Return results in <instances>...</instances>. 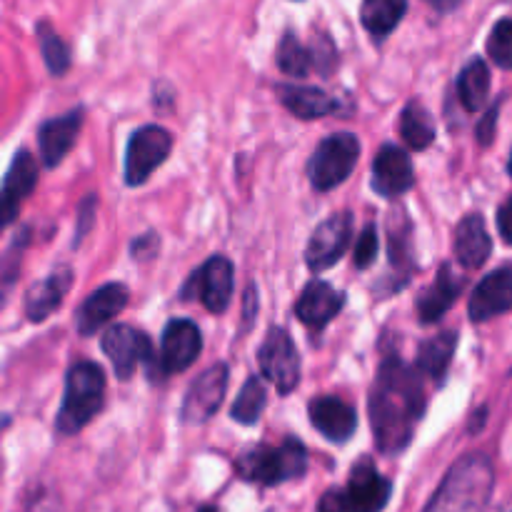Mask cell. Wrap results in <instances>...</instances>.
<instances>
[{
	"label": "cell",
	"mask_w": 512,
	"mask_h": 512,
	"mask_svg": "<svg viewBox=\"0 0 512 512\" xmlns=\"http://www.w3.org/2000/svg\"><path fill=\"white\" fill-rule=\"evenodd\" d=\"M493 485V463L485 455H465L445 475L425 512H483Z\"/></svg>",
	"instance_id": "cell-2"
},
{
	"label": "cell",
	"mask_w": 512,
	"mask_h": 512,
	"mask_svg": "<svg viewBox=\"0 0 512 512\" xmlns=\"http://www.w3.org/2000/svg\"><path fill=\"white\" fill-rule=\"evenodd\" d=\"M455 348H458V335L453 330H445V333L435 335V338L418 345V360H415V365H418L420 373L430 375L435 383H443L450 363H453Z\"/></svg>",
	"instance_id": "cell-25"
},
{
	"label": "cell",
	"mask_w": 512,
	"mask_h": 512,
	"mask_svg": "<svg viewBox=\"0 0 512 512\" xmlns=\"http://www.w3.org/2000/svg\"><path fill=\"white\" fill-rule=\"evenodd\" d=\"M400 133L403 140L413 150H425L435 140V125L433 115L428 113L423 103L418 100H410L408 105L400 113Z\"/></svg>",
	"instance_id": "cell-29"
},
{
	"label": "cell",
	"mask_w": 512,
	"mask_h": 512,
	"mask_svg": "<svg viewBox=\"0 0 512 512\" xmlns=\"http://www.w3.org/2000/svg\"><path fill=\"white\" fill-rule=\"evenodd\" d=\"M225 390H228V365H210L205 373H200L190 383L183 400V408H180V420L185 425L208 423L218 413L220 403L225 398Z\"/></svg>",
	"instance_id": "cell-9"
},
{
	"label": "cell",
	"mask_w": 512,
	"mask_h": 512,
	"mask_svg": "<svg viewBox=\"0 0 512 512\" xmlns=\"http://www.w3.org/2000/svg\"><path fill=\"white\" fill-rule=\"evenodd\" d=\"M343 305L345 293L335 290L333 285L325 283V280H310V283L305 285L303 293H300L298 303H295V315H298L300 323H305L308 328L320 330L343 310Z\"/></svg>",
	"instance_id": "cell-19"
},
{
	"label": "cell",
	"mask_w": 512,
	"mask_h": 512,
	"mask_svg": "<svg viewBox=\"0 0 512 512\" xmlns=\"http://www.w3.org/2000/svg\"><path fill=\"white\" fill-rule=\"evenodd\" d=\"M93 218H95V195H88V198L80 203V210H78V228H75V243L78 245L80 240L85 238V233L90 230V225H93Z\"/></svg>",
	"instance_id": "cell-35"
},
{
	"label": "cell",
	"mask_w": 512,
	"mask_h": 512,
	"mask_svg": "<svg viewBox=\"0 0 512 512\" xmlns=\"http://www.w3.org/2000/svg\"><path fill=\"white\" fill-rule=\"evenodd\" d=\"M458 95L465 110L478 113L490 95V68L483 58H473L458 75Z\"/></svg>",
	"instance_id": "cell-26"
},
{
	"label": "cell",
	"mask_w": 512,
	"mask_h": 512,
	"mask_svg": "<svg viewBox=\"0 0 512 512\" xmlns=\"http://www.w3.org/2000/svg\"><path fill=\"white\" fill-rule=\"evenodd\" d=\"M278 98L295 118L313 120L323 118V115L335 113L340 108L338 100L333 95H328L325 90L313 88V85H293L283 83L278 85Z\"/></svg>",
	"instance_id": "cell-24"
},
{
	"label": "cell",
	"mask_w": 512,
	"mask_h": 512,
	"mask_svg": "<svg viewBox=\"0 0 512 512\" xmlns=\"http://www.w3.org/2000/svg\"><path fill=\"white\" fill-rule=\"evenodd\" d=\"M128 288L123 283H108L103 288L93 290L83 305L75 313V325H78L80 335H95L103 325H108L120 310L128 305Z\"/></svg>",
	"instance_id": "cell-17"
},
{
	"label": "cell",
	"mask_w": 512,
	"mask_h": 512,
	"mask_svg": "<svg viewBox=\"0 0 512 512\" xmlns=\"http://www.w3.org/2000/svg\"><path fill=\"white\" fill-rule=\"evenodd\" d=\"M350 238H353V213L343 210V213L330 215L310 235L308 248H305L308 268L315 270V273H320L325 268H333L340 260V255L348 250Z\"/></svg>",
	"instance_id": "cell-12"
},
{
	"label": "cell",
	"mask_w": 512,
	"mask_h": 512,
	"mask_svg": "<svg viewBox=\"0 0 512 512\" xmlns=\"http://www.w3.org/2000/svg\"><path fill=\"white\" fill-rule=\"evenodd\" d=\"M105 375L100 365L80 360L68 370L65 378V398L55 418V430L63 435H75L103 410Z\"/></svg>",
	"instance_id": "cell-3"
},
{
	"label": "cell",
	"mask_w": 512,
	"mask_h": 512,
	"mask_svg": "<svg viewBox=\"0 0 512 512\" xmlns=\"http://www.w3.org/2000/svg\"><path fill=\"white\" fill-rule=\"evenodd\" d=\"M512 310V268H498L475 285L468 303V315L475 323L495 318Z\"/></svg>",
	"instance_id": "cell-16"
},
{
	"label": "cell",
	"mask_w": 512,
	"mask_h": 512,
	"mask_svg": "<svg viewBox=\"0 0 512 512\" xmlns=\"http://www.w3.org/2000/svg\"><path fill=\"white\" fill-rule=\"evenodd\" d=\"M378 250V230H375V225H368V228L360 233L358 243H355V265H358L360 270L370 268V265L375 263V258H378Z\"/></svg>",
	"instance_id": "cell-34"
},
{
	"label": "cell",
	"mask_w": 512,
	"mask_h": 512,
	"mask_svg": "<svg viewBox=\"0 0 512 512\" xmlns=\"http://www.w3.org/2000/svg\"><path fill=\"white\" fill-rule=\"evenodd\" d=\"M360 158V140L353 133H333L315 148L308 163L310 183L315 190H333L355 170Z\"/></svg>",
	"instance_id": "cell-5"
},
{
	"label": "cell",
	"mask_w": 512,
	"mask_h": 512,
	"mask_svg": "<svg viewBox=\"0 0 512 512\" xmlns=\"http://www.w3.org/2000/svg\"><path fill=\"white\" fill-rule=\"evenodd\" d=\"M278 68L290 78H305L313 68V55L310 50L295 38L293 33H285L278 45Z\"/></svg>",
	"instance_id": "cell-31"
},
{
	"label": "cell",
	"mask_w": 512,
	"mask_h": 512,
	"mask_svg": "<svg viewBox=\"0 0 512 512\" xmlns=\"http://www.w3.org/2000/svg\"><path fill=\"white\" fill-rule=\"evenodd\" d=\"M318 512H345V495L340 490H328V493L320 498Z\"/></svg>",
	"instance_id": "cell-38"
},
{
	"label": "cell",
	"mask_w": 512,
	"mask_h": 512,
	"mask_svg": "<svg viewBox=\"0 0 512 512\" xmlns=\"http://www.w3.org/2000/svg\"><path fill=\"white\" fill-rule=\"evenodd\" d=\"M508 170H510V175H512V153H510V163H508Z\"/></svg>",
	"instance_id": "cell-41"
},
{
	"label": "cell",
	"mask_w": 512,
	"mask_h": 512,
	"mask_svg": "<svg viewBox=\"0 0 512 512\" xmlns=\"http://www.w3.org/2000/svg\"><path fill=\"white\" fill-rule=\"evenodd\" d=\"M498 110H500V103H495L493 108L488 110V113L483 115V120H480L478 130H475V135H478V140L483 145H490L495 138V118H498Z\"/></svg>",
	"instance_id": "cell-37"
},
{
	"label": "cell",
	"mask_w": 512,
	"mask_h": 512,
	"mask_svg": "<svg viewBox=\"0 0 512 512\" xmlns=\"http://www.w3.org/2000/svg\"><path fill=\"white\" fill-rule=\"evenodd\" d=\"M40 35V50H43V60L48 65L50 75H63L70 68V48L60 35L50 30L48 23L38 25Z\"/></svg>",
	"instance_id": "cell-32"
},
{
	"label": "cell",
	"mask_w": 512,
	"mask_h": 512,
	"mask_svg": "<svg viewBox=\"0 0 512 512\" xmlns=\"http://www.w3.org/2000/svg\"><path fill=\"white\" fill-rule=\"evenodd\" d=\"M455 258L465 268H480L485 260L493 253V240H490L488 228H485V218L478 213H470L460 220L455 228Z\"/></svg>",
	"instance_id": "cell-21"
},
{
	"label": "cell",
	"mask_w": 512,
	"mask_h": 512,
	"mask_svg": "<svg viewBox=\"0 0 512 512\" xmlns=\"http://www.w3.org/2000/svg\"><path fill=\"white\" fill-rule=\"evenodd\" d=\"M135 260H150L155 253H158V235L148 233L143 238H135L133 248H130Z\"/></svg>",
	"instance_id": "cell-36"
},
{
	"label": "cell",
	"mask_w": 512,
	"mask_h": 512,
	"mask_svg": "<svg viewBox=\"0 0 512 512\" xmlns=\"http://www.w3.org/2000/svg\"><path fill=\"white\" fill-rule=\"evenodd\" d=\"M390 265H393L395 275H398V288H403L408 283L410 273H413V255H410V223L405 218V213L393 210L390 215Z\"/></svg>",
	"instance_id": "cell-28"
},
{
	"label": "cell",
	"mask_w": 512,
	"mask_h": 512,
	"mask_svg": "<svg viewBox=\"0 0 512 512\" xmlns=\"http://www.w3.org/2000/svg\"><path fill=\"white\" fill-rule=\"evenodd\" d=\"M100 348L108 355L110 365L120 380L133 378L138 365L148 363L150 355H153L150 338L133 325H113L110 330H105V335L100 338Z\"/></svg>",
	"instance_id": "cell-11"
},
{
	"label": "cell",
	"mask_w": 512,
	"mask_h": 512,
	"mask_svg": "<svg viewBox=\"0 0 512 512\" xmlns=\"http://www.w3.org/2000/svg\"><path fill=\"white\" fill-rule=\"evenodd\" d=\"M370 428L380 453L398 455L410 445L415 425L425 413V390L418 368L388 358L378 368L370 390Z\"/></svg>",
	"instance_id": "cell-1"
},
{
	"label": "cell",
	"mask_w": 512,
	"mask_h": 512,
	"mask_svg": "<svg viewBox=\"0 0 512 512\" xmlns=\"http://www.w3.org/2000/svg\"><path fill=\"white\" fill-rule=\"evenodd\" d=\"M263 378L278 388V393H293L300 383V355L285 328H270L258 350Z\"/></svg>",
	"instance_id": "cell-8"
},
{
	"label": "cell",
	"mask_w": 512,
	"mask_h": 512,
	"mask_svg": "<svg viewBox=\"0 0 512 512\" xmlns=\"http://www.w3.org/2000/svg\"><path fill=\"white\" fill-rule=\"evenodd\" d=\"M405 13H408V3L403 0H368L360 8V20L373 38H385L398 28Z\"/></svg>",
	"instance_id": "cell-27"
},
{
	"label": "cell",
	"mask_w": 512,
	"mask_h": 512,
	"mask_svg": "<svg viewBox=\"0 0 512 512\" xmlns=\"http://www.w3.org/2000/svg\"><path fill=\"white\" fill-rule=\"evenodd\" d=\"M235 470L248 483H260L270 488V485L303 478L305 470H308V450L295 438H288L278 448L255 445L235 460Z\"/></svg>",
	"instance_id": "cell-4"
},
{
	"label": "cell",
	"mask_w": 512,
	"mask_h": 512,
	"mask_svg": "<svg viewBox=\"0 0 512 512\" xmlns=\"http://www.w3.org/2000/svg\"><path fill=\"white\" fill-rule=\"evenodd\" d=\"M488 55L495 60V65L512 70V18L498 20L490 30Z\"/></svg>",
	"instance_id": "cell-33"
},
{
	"label": "cell",
	"mask_w": 512,
	"mask_h": 512,
	"mask_svg": "<svg viewBox=\"0 0 512 512\" xmlns=\"http://www.w3.org/2000/svg\"><path fill=\"white\" fill-rule=\"evenodd\" d=\"M85 110L75 108L70 113L60 115V118L45 120L38 128V145H40V160L45 168H55L65 155L73 150L75 140H78L80 128H83Z\"/></svg>",
	"instance_id": "cell-18"
},
{
	"label": "cell",
	"mask_w": 512,
	"mask_h": 512,
	"mask_svg": "<svg viewBox=\"0 0 512 512\" xmlns=\"http://www.w3.org/2000/svg\"><path fill=\"white\" fill-rule=\"evenodd\" d=\"M35 183H38V163H35V158L28 150H18L13 155V163H10L8 173H5L3 223H13L20 200L33 193Z\"/></svg>",
	"instance_id": "cell-23"
},
{
	"label": "cell",
	"mask_w": 512,
	"mask_h": 512,
	"mask_svg": "<svg viewBox=\"0 0 512 512\" xmlns=\"http://www.w3.org/2000/svg\"><path fill=\"white\" fill-rule=\"evenodd\" d=\"M233 288V263H230L225 255H213V258L205 260V263L195 270L193 278L188 280V285H185L180 295H183L185 300L198 298L208 313L220 315L228 310L230 298H233Z\"/></svg>",
	"instance_id": "cell-7"
},
{
	"label": "cell",
	"mask_w": 512,
	"mask_h": 512,
	"mask_svg": "<svg viewBox=\"0 0 512 512\" xmlns=\"http://www.w3.org/2000/svg\"><path fill=\"white\" fill-rule=\"evenodd\" d=\"M70 285H73V270L58 268L43 280L33 283L25 293V318L30 323H43L45 318L55 313L68 295Z\"/></svg>",
	"instance_id": "cell-20"
},
{
	"label": "cell",
	"mask_w": 512,
	"mask_h": 512,
	"mask_svg": "<svg viewBox=\"0 0 512 512\" xmlns=\"http://www.w3.org/2000/svg\"><path fill=\"white\" fill-rule=\"evenodd\" d=\"M373 190L383 198H398L408 193L415 183V170L410 155L398 145L388 143L378 150L373 160Z\"/></svg>",
	"instance_id": "cell-14"
},
{
	"label": "cell",
	"mask_w": 512,
	"mask_h": 512,
	"mask_svg": "<svg viewBox=\"0 0 512 512\" xmlns=\"http://www.w3.org/2000/svg\"><path fill=\"white\" fill-rule=\"evenodd\" d=\"M308 413L313 428L335 445L348 443L358 430V413L353 405L333 398V395H320V398L310 400Z\"/></svg>",
	"instance_id": "cell-15"
},
{
	"label": "cell",
	"mask_w": 512,
	"mask_h": 512,
	"mask_svg": "<svg viewBox=\"0 0 512 512\" xmlns=\"http://www.w3.org/2000/svg\"><path fill=\"white\" fill-rule=\"evenodd\" d=\"M33 512H50V510L45 508V505H38V508H33Z\"/></svg>",
	"instance_id": "cell-40"
},
{
	"label": "cell",
	"mask_w": 512,
	"mask_h": 512,
	"mask_svg": "<svg viewBox=\"0 0 512 512\" xmlns=\"http://www.w3.org/2000/svg\"><path fill=\"white\" fill-rule=\"evenodd\" d=\"M463 288H465L463 278H458L448 263L440 265L433 285L420 293L418 318L423 320V323H438V320L453 308V303L458 300V295L463 293Z\"/></svg>",
	"instance_id": "cell-22"
},
{
	"label": "cell",
	"mask_w": 512,
	"mask_h": 512,
	"mask_svg": "<svg viewBox=\"0 0 512 512\" xmlns=\"http://www.w3.org/2000/svg\"><path fill=\"white\" fill-rule=\"evenodd\" d=\"M498 230L505 243L512 245V198L498 210Z\"/></svg>",
	"instance_id": "cell-39"
},
{
	"label": "cell",
	"mask_w": 512,
	"mask_h": 512,
	"mask_svg": "<svg viewBox=\"0 0 512 512\" xmlns=\"http://www.w3.org/2000/svg\"><path fill=\"white\" fill-rule=\"evenodd\" d=\"M200 350H203V335H200L198 325L185 318L170 320L163 330V340H160V378L188 370L198 360Z\"/></svg>",
	"instance_id": "cell-10"
},
{
	"label": "cell",
	"mask_w": 512,
	"mask_h": 512,
	"mask_svg": "<svg viewBox=\"0 0 512 512\" xmlns=\"http://www.w3.org/2000/svg\"><path fill=\"white\" fill-rule=\"evenodd\" d=\"M170 148H173V135L160 125H143L135 130L125 148V183L130 188L143 185L165 163Z\"/></svg>",
	"instance_id": "cell-6"
},
{
	"label": "cell",
	"mask_w": 512,
	"mask_h": 512,
	"mask_svg": "<svg viewBox=\"0 0 512 512\" xmlns=\"http://www.w3.org/2000/svg\"><path fill=\"white\" fill-rule=\"evenodd\" d=\"M390 493H393L390 480L380 475L368 458H363L355 463L348 488L343 490L345 512H383Z\"/></svg>",
	"instance_id": "cell-13"
},
{
	"label": "cell",
	"mask_w": 512,
	"mask_h": 512,
	"mask_svg": "<svg viewBox=\"0 0 512 512\" xmlns=\"http://www.w3.org/2000/svg\"><path fill=\"white\" fill-rule=\"evenodd\" d=\"M265 410V385L258 375L245 380L243 390L238 393V400L230 408V418L240 425H255L260 413Z\"/></svg>",
	"instance_id": "cell-30"
}]
</instances>
